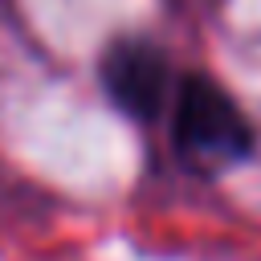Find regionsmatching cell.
<instances>
[{"mask_svg": "<svg viewBox=\"0 0 261 261\" xmlns=\"http://www.w3.org/2000/svg\"><path fill=\"white\" fill-rule=\"evenodd\" d=\"M175 147L196 167H228L249 155L253 135L237 102L216 82L188 77L175 98Z\"/></svg>", "mask_w": 261, "mask_h": 261, "instance_id": "cell-1", "label": "cell"}, {"mask_svg": "<svg viewBox=\"0 0 261 261\" xmlns=\"http://www.w3.org/2000/svg\"><path fill=\"white\" fill-rule=\"evenodd\" d=\"M106 94L135 118H151L167 94V61L147 41H118L102 61Z\"/></svg>", "mask_w": 261, "mask_h": 261, "instance_id": "cell-2", "label": "cell"}]
</instances>
